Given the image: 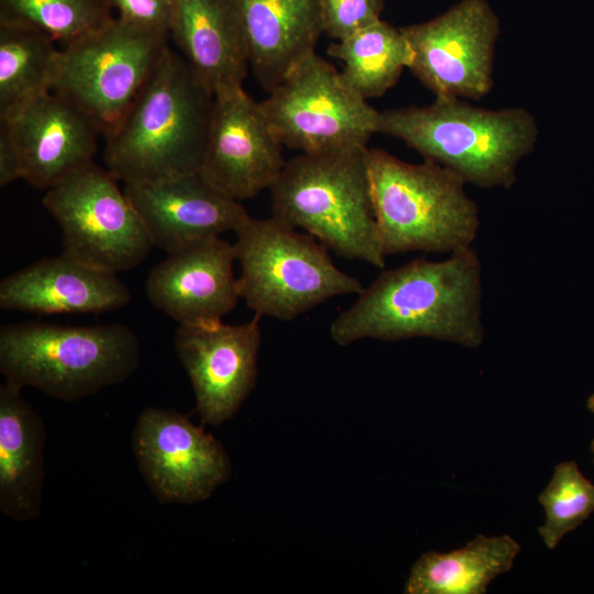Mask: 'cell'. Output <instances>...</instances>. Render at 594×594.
<instances>
[{"label":"cell","mask_w":594,"mask_h":594,"mask_svg":"<svg viewBox=\"0 0 594 594\" xmlns=\"http://www.w3.org/2000/svg\"><path fill=\"white\" fill-rule=\"evenodd\" d=\"M328 54L343 63L344 79L366 100L395 86L413 58L403 29L382 19L331 44Z\"/></svg>","instance_id":"24"},{"label":"cell","mask_w":594,"mask_h":594,"mask_svg":"<svg viewBox=\"0 0 594 594\" xmlns=\"http://www.w3.org/2000/svg\"><path fill=\"white\" fill-rule=\"evenodd\" d=\"M519 551L508 535H477L449 552H425L413 564L404 593L485 594L494 579L512 569Z\"/></svg>","instance_id":"22"},{"label":"cell","mask_w":594,"mask_h":594,"mask_svg":"<svg viewBox=\"0 0 594 594\" xmlns=\"http://www.w3.org/2000/svg\"><path fill=\"white\" fill-rule=\"evenodd\" d=\"M384 0H321L323 33L341 41L381 20Z\"/></svg>","instance_id":"27"},{"label":"cell","mask_w":594,"mask_h":594,"mask_svg":"<svg viewBox=\"0 0 594 594\" xmlns=\"http://www.w3.org/2000/svg\"><path fill=\"white\" fill-rule=\"evenodd\" d=\"M590 448H591V451H592L593 463H594V439L592 440Z\"/></svg>","instance_id":"30"},{"label":"cell","mask_w":594,"mask_h":594,"mask_svg":"<svg viewBox=\"0 0 594 594\" xmlns=\"http://www.w3.org/2000/svg\"><path fill=\"white\" fill-rule=\"evenodd\" d=\"M260 106L283 146L301 153L367 146L377 133L380 111L316 52Z\"/></svg>","instance_id":"8"},{"label":"cell","mask_w":594,"mask_h":594,"mask_svg":"<svg viewBox=\"0 0 594 594\" xmlns=\"http://www.w3.org/2000/svg\"><path fill=\"white\" fill-rule=\"evenodd\" d=\"M124 194L153 246L167 253L220 237L244 223V207L211 186L200 173L150 183H125Z\"/></svg>","instance_id":"17"},{"label":"cell","mask_w":594,"mask_h":594,"mask_svg":"<svg viewBox=\"0 0 594 594\" xmlns=\"http://www.w3.org/2000/svg\"><path fill=\"white\" fill-rule=\"evenodd\" d=\"M234 244L220 237L167 253L145 280L152 305L178 324L221 321L240 298Z\"/></svg>","instance_id":"16"},{"label":"cell","mask_w":594,"mask_h":594,"mask_svg":"<svg viewBox=\"0 0 594 594\" xmlns=\"http://www.w3.org/2000/svg\"><path fill=\"white\" fill-rule=\"evenodd\" d=\"M132 448L144 481L162 504L205 501L232 475L221 442L175 409L146 408L135 422Z\"/></svg>","instance_id":"13"},{"label":"cell","mask_w":594,"mask_h":594,"mask_svg":"<svg viewBox=\"0 0 594 594\" xmlns=\"http://www.w3.org/2000/svg\"><path fill=\"white\" fill-rule=\"evenodd\" d=\"M139 364L140 342L125 324L23 321L0 328L4 382L66 403L123 382Z\"/></svg>","instance_id":"5"},{"label":"cell","mask_w":594,"mask_h":594,"mask_svg":"<svg viewBox=\"0 0 594 594\" xmlns=\"http://www.w3.org/2000/svg\"><path fill=\"white\" fill-rule=\"evenodd\" d=\"M244 31L249 62L260 85L271 92L315 52L322 30L321 0H234Z\"/></svg>","instance_id":"20"},{"label":"cell","mask_w":594,"mask_h":594,"mask_svg":"<svg viewBox=\"0 0 594 594\" xmlns=\"http://www.w3.org/2000/svg\"><path fill=\"white\" fill-rule=\"evenodd\" d=\"M402 29L413 51L408 69L435 97L479 100L490 94L501 21L486 0H460Z\"/></svg>","instance_id":"11"},{"label":"cell","mask_w":594,"mask_h":594,"mask_svg":"<svg viewBox=\"0 0 594 594\" xmlns=\"http://www.w3.org/2000/svg\"><path fill=\"white\" fill-rule=\"evenodd\" d=\"M166 40L114 18L61 48L54 91L77 105L106 138L145 84Z\"/></svg>","instance_id":"9"},{"label":"cell","mask_w":594,"mask_h":594,"mask_svg":"<svg viewBox=\"0 0 594 594\" xmlns=\"http://www.w3.org/2000/svg\"><path fill=\"white\" fill-rule=\"evenodd\" d=\"M587 409L594 414V394H592L586 402Z\"/></svg>","instance_id":"29"},{"label":"cell","mask_w":594,"mask_h":594,"mask_svg":"<svg viewBox=\"0 0 594 594\" xmlns=\"http://www.w3.org/2000/svg\"><path fill=\"white\" fill-rule=\"evenodd\" d=\"M367 146L308 152L285 163L271 187L273 216L339 256L385 266L375 219Z\"/></svg>","instance_id":"4"},{"label":"cell","mask_w":594,"mask_h":594,"mask_svg":"<svg viewBox=\"0 0 594 594\" xmlns=\"http://www.w3.org/2000/svg\"><path fill=\"white\" fill-rule=\"evenodd\" d=\"M44 32L0 21V121L54 90L61 48Z\"/></svg>","instance_id":"23"},{"label":"cell","mask_w":594,"mask_h":594,"mask_svg":"<svg viewBox=\"0 0 594 594\" xmlns=\"http://www.w3.org/2000/svg\"><path fill=\"white\" fill-rule=\"evenodd\" d=\"M21 389L8 382L0 385V510L28 521L41 512L46 432Z\"/></svg>","instance_id":"21"},{"label":"cell","mask_w":594,"mask_h":594,"mask_svg":"<svg viewBox=\"0 0 594 594\" xmlns=\"http://www.w3.org/2000/svg\"><path fill=\"white\" fill-rule=\"evenodd\" d=\"M538 499L544 512V522L538 531L546 547L554 549L594 512V484L581 473L575 461L561 462Z\"/></svg>","instance_id":"26"},{"label":"cell","mask_w":594,"mask_h":594,"mask_svg":"<svg viewBox=\"0 0 594 594\" xmlns=\"http://www.w3.org/2000/svg\"><path fill=\"white\" fill-rule=\"evenodd\" d=\"M169 36L213 95L243 86L249 50L234 0H175Z\"/></svg>","instance_id":"19"},{"label":"cell","mask_w":594,"mask_h":594,"mask_svg":"<svg viewBox=\"0 0 594 594\" xmlns=\"http://www.w3.org/2000/svg\"><path fill=\"white\" fill-rule=\"evenodd\" d=\"M213 103V92L166 46L122 119L105 138L107 169L124 184L199 173Z\"/></svg>","instance_id":"2"},{"label":"cell","mask_w":594,"mask_h":594,"mask_svg":"<svg viewBox=\"0 0 594 594\" xmlns=\"http://www.w3.org/2000/svg\"><path fill=\"white\" fill-rule=\"evenodd\" d=\"M260 102L243 86L215 95L212 117L199 173L237 201L271 189L285 161Z\"/></svg>","instance_id":"15"},{"label":"cell","mask_w":594,"mask_h":594,"mask_svg":"<svg viewBox=\"0 0 594 594\" xmlns=\"http://www.w3.org/2000/svg\"><path fill=\"white\" fill-rule=\"evenodd\" d=\"M377 133L402 140L466 184L508 189L520 161L536 147L539 127L521 107L494 110L438 96L429 106L380 112Z\"/></svg>","instance_id":"3"},{"label":"cell","mask_w":594,"mask_h":594,"mask_svg":"<svg viewBox=\"0 0 594 594\" xmlns=\"http://www.w3.org/2000/svg\"><path fill=\"white\" fill-rule=\"evenodd\" d=\"M240 298L256 315L292 320L326 300L360 294V280L339 270L328 248L276 217L249 218L235 231Z\"/></svg>","instance_id":"7"},{"label":"cell","mask_w":594,"mask_h":594,"mask_svg":"<svg viewBox=\"0 0 594 594\" xmlns=\"http://www.w3.org/2000/svg\"><path fill=\"white\" fill-rule=\"evenodd\" d=\"M367 166L386 256L410 251L451 254L472 246L479 208L458 174L426 160L408 163L380 148H369Z\"/></svg>","instance_id":"6"},{"label":"cell","mask_w":594,"mask_h":594,"mask_svg":"<svg viewBox=\"0 0 594 594\" xmlns=\"http://www.w3.org/2000/svg\"><path fill=\"white\" fill-rule=\"evenodd\" d=\"M482 263L472 248L443 261L416 258L384 270L330 323L338 345L362 339L431 338L477 348L484 339Z\"/></svg>","instance_id":"1"},{"label":"cell","mask_w":594,"mask_h":594,"mask_svg":"<svg viewBox=\"0 0 594 594\" xmlns=\"http://www.w3.org/2000/svg\"><path fill=\"white\" fill-rule=\"evenodd\" d=\"M118 18L133 26L169 36V24L175 0H111Z\"/></svg>","instance_id":"28"},{"label":"cell","mask_w":594,"mask_h":594,"mask_svg":"<svg viewBox=\"0 0 594 594\" xmlns=\"http://www.w3.org/2000/svg\"><path fill=\"white\" fill-rule=\"evenodd\" d=\"M111 0H0V21L37 29L63 46L105 26Z\"/></svg>","instance_id":"25"},{"label":"cell","mask_w":594,"mask_h":594,"mask_svg":"<svg viewBox=\"0 0 594 594\" xmlns=\"http://www.w3.org/2000/svg\"><path fill=\"white\" fill-rule=\"evenodd\" d=\"M0 122L2 187L18 179L37 189L54 187L92 163L101 135L77 105L54 90Z\"/></svg>","instance_id":"12"},{"label":"cell","mask_w":594,"mask_h":594,"mask_svg":"<svg viewBox=\"0 0 594 594\" xmlns=\"http://www.w3.org/2000/svg\"><path fill=\"white\" fill-rule=\"evenodd\" d=\"M256 315L246 322L178 324L174 348L191 383L202 425L232 418L253 391L257 377L261 327Z\"/></svg>","instance_id":"14"},{"label":"cell","mask_w":594,"mask_h":594,"mask_svg":"<svg viewBox=\"0 0 594 594\" xmlns=\"http://www.w3.org/2000/svg\"><path fill=\"white\" fill-rule=\"evenodd\" d=\"M118 179L94 163L46 190L43 205L58 223L63 253L111 273L130 271L153 244Z\"/></svg>","instance_id":"10"},{"label":"cell","mask_w":594,"mask_h":594,"mask_svg":"<svg viewBox=\"0 0 594 594\" xmlns=\"http://www.w3.org/2000/svg\"><path fill=\"white\" fill-rule=\"evenodd\" d=\"M117 274L62 253L11 273L0 283V308L36 315L98 314L129 304Z\"/></svg>","instance_id":"18"}]
</instances>
